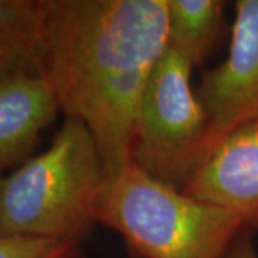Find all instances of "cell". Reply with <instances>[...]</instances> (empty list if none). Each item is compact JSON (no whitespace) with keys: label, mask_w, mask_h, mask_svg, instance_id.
<instances>
[{"label":"cell","mask_w":258,"mask_h":258,"mask_svg":"<svg viewBox=\"0 0 258 258\" xmlns=\"http://www.w3.org/2000/svg\"><path fill=\"white\" fill-rule=\"evenodd\" d=\"M168 49L166 0H46L40 69L83 122L105 175L132 164L139 103Z\"/></svg>","instance_id":"6da1fadb"},{"label":"cell","mask_w":258,"mask_h":258,"mask_svg":"<svg viewBox=\"0 0 258 258\" xmlns=\"http://www.w3.org/2000/svg\"><path fill=\"white\" fill-rule=\"evenodd\" d=\"M105 178L88 126L66 118L50 147L0 178V237L82 244L95 228Z\"/></svg>","instance_id":"7a4b0ae2"},{"label":"cell","mask_w":258,"mask_h":258,"mask_svg":"<svg viewBox=\"0 0 258 258\" xmlns=\"http://www.w3.org/2000/svg\"><path fill=\"white\" fill-rule=\"evenodd\" d=\"M95 217L134 258H224L248 227L244 215L198 201L134 164L105 175Z\"/></svg>","instance_id":"3957f363"},{"label":"cell","mask_w":258,"mask_h":258,"mask_svg":"<svg viewBox=\"0 0 258 258\" xmlns=\"http://www.w3.org/2000/svg\"><path fill=\"white\" fill-rule=\"evenodd\" d=\"M192 64L168 47L139 103L132 164L184 189L215 149L211 119L191 85Z\"/></svg>","instance_id":"277c9868"},{"label":"cell","mask_w":258,"mask_h":258,"mask_svg":"<svg viewBox=\"0 0 258 258\" xmlns=\"http://www.w3.org/2000/svg\"><path fill=\"white\" fill-rule=\"evenodd\" d=\"M227 59L204 72L197 91L215 148L231 131L258 120V0L235 2Z\"/></svg>","instance_id":"5b68a950"},{"label":"cell","mask_w":258,"mask_h":258,"mask_svg":"<svg viewBox=\"0 0 258 258\" xmlns=\"http://www.w3.org/2000/svg\"><path fill=\"white\" fill-rule=\"evenodd\" d=\"M59 111L53 88L39 66L0 76V178L32 158Z\"/></svg>","instance_id":"8992f818"},{"label":"cell","mask_w":258,"mask_h":258,"mask_svg":"<svg viewBox=\"0 0 258 258\" xmlns=\"http://www.w3.org/2000/svg\"><path fill=\"white\" fill-rule=\"evenodd\" d=\"M182 191L238 212L249 227L258 215V120L231 131Z\"/></svg>","instance_id":"52a82bcc"},{"label":"cell","mask_w":258,"mask_h":258,"mask_svg":"<svg viewBox=\"0 0 258 258\" xmlns=\"http://www.w3.org/2000/svg\"><path fill=\"white\" fill-rule=\"evenodd\" d=\"M225 2L166 0L168 47L195 66H201L221 39Z\"/></svg>","instance_id":"ba28073f"},{"label":"cell","mask_w":258,"mask_h":258,"mask_svg":"<svg viewBox=\"0 0 258 258\" xmlns=\"http://www.w3.org/2000/svg\"><path fill=\"white\" fill-rule=\"evenodd\" d=\"M46 0H0V76L19 68H40Z\"/></svg>","instance_id":"9c48e42d"},{"label":"cell","mask_w":258,"mask_h":258,"mask_svg":"<svg viewBox=\"0 0 258 258\" xmlns=\"http://www.w3.org/2000/svg\"><path fill=\"white\" fill-rule=\"evenodd\" d=\"M0 258H83L82 244L45 238L0 237Z\"/></svg>","instance_id":"30bf717a"},{"label":"cell","mask_w":258,"mask_h":258,"mask_svg":"<svg viewBox=\"0 0 258 258\" xmlns=\"http://www.w3.org/2000/svg\"><path fill=\"white\" fill-rule=\"evenodd\" d=\"M224 258H258V252L254 247L249 227H245L237 235V238L231 244Z\"/></svg>","instance_id":"8fae6325"},{"label":"cell","mask_w":258,"mask_h":258,"mask_svg":"<svg viewBox=\"0 0 258 258\" xmlns=\"http://www.w3.org/2000/svg\"><path fill=\"white\" fill-rule=\"evenodd\" d=\"M249 228H251V230H252V228H254V230H258V215L252 220V221L249 222Z\"/></svg>","instance_id":"7c38bea8"}]
</instances>
